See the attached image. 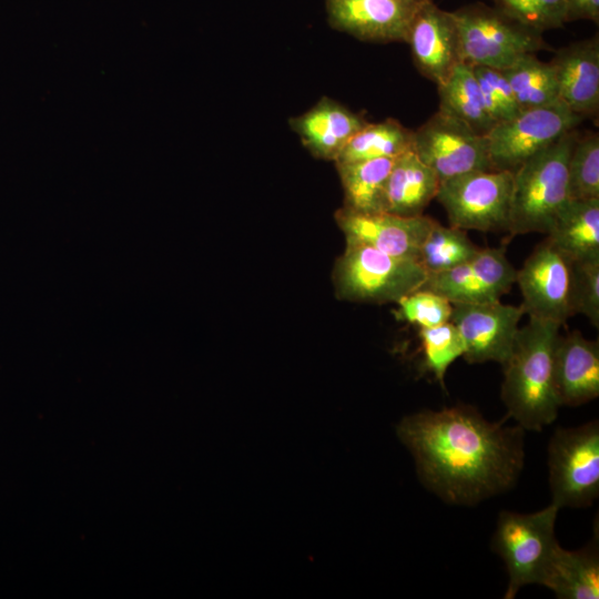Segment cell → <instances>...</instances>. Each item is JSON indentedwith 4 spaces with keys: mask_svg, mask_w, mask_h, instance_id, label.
Wrapping results in <instances>:
<instances>
[{
    "mask_svg": "<svg viewBox=\"0 0 599 599\" xmlns=\"http://www.w3.org/2000/svg\"><path fill=\"white\" fill-rule=\"evenodd\" d=\"M524 430L489 423L469 405L422 410L397 426L420 481L456 505H475L514 486L524 465Z\"/></svg>",
    "mask_w": 599,
    "mask_h": 599,
    "instance_id": "cell-1",
    "label": "cell"
},
{
    "mask_svg": "<svg viewBox=\"0 0 599 599\" xmlns=\"http://www.w3.org/2000/svg\"><path fill=\"white\" fill-rule=\"evenodd\" d=\"M560 324L529 317L519 327L504 367L501 399L508 416L528 430L551 424L560 404L554 386V351Z\"/></svg>",
    "mask_w": 599,
    "mask_h": 599,
    "instance_id": "cell-2",
    "label": "cell"
},
{
    "mask_svg": "<svg viewBox=\"0 0 599 599\" xmlns=\"http://www.w3.org/2000/svg\"><path fill=\"white\" fill-rule=\"evenodd\" d=\"M577 139L571 130L512 172L508 232L547 234L569 200L568 160Z\"/></svg>",
    "mask_w": 599,
    "mask_h": 599,
    "instance_id": "cell-3",
    "label": "cell"
},
{
    "mask_svg": "<svg viewBox=\"0 0 599 599\" xmlns=\"http://www.w3.org/2000/svg\"><path fill=\"white\" fill-rule=\"evenodd\" d=\"M428 274L414 258L346 241L336 260L333 282L338 298L359 303H397L422 287Z\"/></svg>",
    "mask_w": 599,
    "mask_h": 599,
    "instance_id": "cell-4",
    "label": "cell"
},
{
    "mask_svg": "<svg viewBox=\"0 0 599 599\" xmlns=\"http://www.w3.org/2000/svg\"><path fill=\"white\" fill-rule=\"evenodd\" d=\"M451 13L458 29L461 61L470 67L504 70L522 54L546 47L540 33L481 2Z\"/></svg>",
    "mask_w": 599,
    "mask_h": 599,
    "instance_id": "cell-5",
    "label": "cell"
},
{
    "mask_svg": "<svg viewBox=\"0 0 599 599\" xmlns=\"http://www.w3.org/2000/svg\"><path fill=\"white\" fill-rule=\"evenodd\" d=\"M558 507L552 502L532 514L501 511L493 537V549L507 568L506 599L529 583H540L549 559L559 545L555 537Z\"/></svg>",
    "mask_w": 599,
    "mask_h": 599,
    "instance_id": "cell-6",
    "label": "cell"
},
{
    "mask_svg": "<svg viewBox=\"0 0 599 599\" xmlns=\"http://www.w3.org/2000/svg\"><path fill=\"white\" fill-rule=\"evenodd\" d=\"M511 191V172L471 171L441 181L436 200L445 209L450 226L464 231H507Z\"/></svg>",
    "mask_w": 599,
    "mask_h": 599,
    "instance_id": "cell-7",
    "label": "cell"
},
{
    "mask_svg": "<svg viewBox=\"0 0 599 599\" xmlns=\"http://www.w3.org/2000/svg\"><path fill=\"white\" fill-rule=\"evenodd\" d=\"M552 504L589 507L599 494V425L558 428L549 443Z\"/></svg>",
    "mask_w": 599,
    "mask_h": 599,
    "instance_id": "cell-8",
    "label": "cell"
},
{
    "mask_svg": "<svg viewBox=\"0 0 599 599\" xmlns=\"http://www.w3.org/2000/svg\"><path fill=\"white\" fill-rule=\"evenodd\" d=\"M582 119L558 101L522 110L511 120L495 124L486 135L491 169L515 172L527 160L573 130Z\"/></svg>",
    "mask_w": 599,
    "mask_h": 599,
    "instance_id": "cell-9",
    "label": "cell"
},
{
    "mask_svg": "<svg viewBox=\"0 0 599 599\" xmlns=\"http://www.w3.org/2000/svg\"><path fill=\"white\" fill-rule=\"evenodd\" d=\"M412 151L440 182L471 171L493 170L486 136L439 110L413 131Z\"/></svg>",
    "mask_w": 599,
    "mask_h": 599,
    "instance_id": "cell-10",
    "label": "cell"
},
{
    "mask_svg": "<svg viewBox=\"0 0 599 599\" xmlns=\"http://www.w3.org/2000/svg\"><path fill=\"white\" fill-rule=\"evenodd\" d=\"M572 261L548 238L539 243L516 273L522 303L529 317L562 325L571 309Z\"/></svg>",
    "mask_w": 599,
    "mask_h": 599,
    "instance_id": "cell-11",
    "label": "cell"
},
{
    "mask_svg": "<svg viewBox=\"0 0 599 599\" xmlns=\"http://www.w3.org/2000/svg\"><path fill=\"white\" fill-rule=\"evenodd\" d=\"M516 273L505 246L485 247L456 267L428 275L420 288L437 293L450 303H491L509 292L516 283Z\"/></svg>",
    "mask_w": 599,
    "mask_h": 599,
    "instance_id": "cell-12",
    "label": "cell"
},
{
    "mask_svg": "<svg viewBox=\"0 0 599 599\" xmlns=\"http://www.w3.org/2000/svg\"><path fill=\"white\" fill-rule=\"evenodd\" d=\"M451 304L450 322L463 338L465 359L470 364L494 361L502 365L510 354L524 309L500 301Z\"/></svg>",
    "mask_w": 599,
    "mask_h": 599,
    "instance_id": "cell-13",
    "label": "cell"
},
{
    "mask_svg": "<svg viewBox=\"0 0 599 599\" xmlns=\"http://www.w3.org/2000/svg\"><path fill=\"white\" fill-rule=\"evenodd\" d=\"M425 0H325L333 29L368 42H405Z\"/></svg>",
    "mask_w": 599,
    "mask_h": 599,
    "instance_id": "cell-14",
    "label": "cell"
},
{
    "mask_svg": "<svg viewBox=\"0 0 599 599\" xmlns=\"http://www.w3.org/2000/svg\"><path fill=\"white\" fill-rule=\"evenodd\" d=\"M420 74L439 85L461 61L459 34L451 11L425 0L416 12L406 41Z\"/></svg>",
    "mask_w": 599,
    "mask_h": 599,
    "instance_id": "cell-15",
    "label": "cell"
},
{
    "mask_svg": "<svg viewBox=\"0 0 599 599\" xmlns=\"http://www.w3.org/2000/svg\"><path fill=\"white\" fill-rule=\"evenodd\" d=\"M335 221L346 241L417 261L420 246L435 222L424 214L402 216L389 212L361 213L345 206L335 212Z\"/></svg>",
    "mask_w": 599,
    "mask_h": 599,
    "instance_id": "cell-16",
    "label": "cell"
},
{
    "mask_svg": "<svg viewBox=\"0 0 599 599\" xmlns=\"http://www.w3.org/2000/svg\"><path fill=\"white\" fill-rule=\"evenodd\" d=\"M554 386L560 406H579L599 395V344L579 331L557 337Z\"/></svg>",
    "mask_w": 599,
    "mask_h": 599,
    "instance_id": "cell-17",
    "label": "cell"
},
{
    "mask_svg": "<svg viewBox=\"0 0 599 599\" xmlns=\"http://www.w3.org/2000/svg\"><path fill=\"white\" fill-rule=\"evenodd\" d=\"M559 100L573 113L595 115L599 110L598 37L560 49L552 61Z\"/></svg>",
    "mask_w": 599,
    "mask_h": 599,
    "instance_id": "cell-18",
    "label": "cell"
},
{
    "mask_svg": "<svg viewBox=\"0 0 599 599\" xmlns=\"http://www.w3.org/2000/svg\"><path fill=\"white\" fill-rule=\"evenodd\" d=\"M366 120L328 97H322L303 114L290 119L291 129L317 159L335 161Z\"/></svg>",
    "mask_w": 599,
    "mask_h": 599,
    "instance_id": "cell-19",
    "label": "cell"
},
{
    "mask_svg": "<svg viewBox=\"0 0 599 599\" xmlns=\"http://www.w3.org/2000/svg\"><path fill=\"white\" fill-rule=\"evenodd\" d=\"M440 180L412 150L395 158L386 185V212L419 216L436 199Z\"/></svg>",
    "mask_w": 599,
    "mask_h": 599,
    "instance_id": "cell-20",
    "label": "cell"
},
{
    "mask_svg": "<svg viewBox=\"0 0 599 599\" xmlns=\"http://www.w3.org/2000/svg\"><path fill=\"white\" fill-rule=\"evenodd\" d=\"M547 238L572 262L599 260V199H569Z\"/></svg>",
    "mask_w": 599,
    "mask_h": 599,
    "instance_id": "cell-21",
    "label": "cell"
},
{
    "mask_svg": "<svg viewBox=\"0 0 599 599\" xmlns=\"http://www.w3.org/2000/svg\"><path fill=\"white\" fill-rule=\"evenodd\" d=\"M541 585L560 599L599 598V557L592 544L569 551L559 545L552 552L544 572Z\"/></svg>",
    "mask_w": 599,
    "mask_h": 599,
    "instance_id": "cell-22",
    "label": "cell"
},
{
    "mask_svg": "<svg viewBox=\"0 0 599 599\" xmlns=\"http://www.w3.org/2000/svg\"><path fill=\"white\" fill-rule=\"evenodd\" d=\"M395 158L335 164L345 207L361 213L386 212V185Z\"/></svg>",
    "mask_w": 599,
    "mask_h": 599,
    "instance_id": "cell-23",
    "label": "cell"
},
{
    "mask_svg": "<svg viewBox=\"0 0 599 599\" xmlns=\"http://www.w3.org/2000/svg\"><path fill=\"white\" fill-rule=\"evenodd\" d=\"M439 111L457 119L475 133L486 136L495 122L488 114L479 84L470 65L460 62L446 81L437 85Z\"/></svg>",
    "mask_w": 599,
    "mask_h": 599,
    "instance_id": "cell-24",
    "label": "cell"
},
{
    "mask_svg": "<svg viewBox=\"0 0 599 599\" xmlns=\"http://www.w3.org/2000/svg\"><path fill=\"white\" fill-rule=\"evenodd\" d=\"M413 131L394 119L366 124L346 143L335 164L396 158L412 150Z\"/></svg>",
    "mask_w": 599,
    "mask_h": 599,
    "instance_id": "cell-25",
    "label": "cell"
},
{
    "mask_svg": "<svg viewBox=\"0 0 599 599\" xmlns=\"http://www.w3.org/2000/svg\"><path fill=\"white\" fill-rule=\"evenodd\" d=\"M501 71L521 111L560 101L554 67L550 62L539 60L535 53L522 54Z\"/></svg>",
    "mask_w": 599,
    "mask_h": 599,
    "instance_id": "cell-26",
    "label": "cell"
},
{
    "mask_svg": "<svg viewBox=\"0 0 599 599\" xmlns=\"http://www.w3.org/2000/svg\"><path fill=\"white\" fill-rule=\"evenodd\" d=\"M481 247L461 229L443 226L436 220L418 254V262L428 275L448 271L475 256Z\"/></svg>",
    "mask_w": 599,
    "mask_h": 599,
    "instance_id": "cell-27",
    "label": "cell"
},
{
    "mask_svg": "<svg viewBox=\"0 0 599 599\" xmlns=\"http://www.w3.org/2000/svg\"><path fill=\"white\" fill-rule=\"evenodd\" d=\"M420 368L433 375L445 388V375L448 367L464 356L465 345L456 326L449 321L441 325L419 328Z\"/></svg>",
    "mask_w": 599,
    "mask_h": 599,
    "instance_id": "cell-28",
    "label": "cell"
},
{
    "mask_svg": "<svg viewBox=\"0 0 599 599\" xmlns=\"http://www.w3.org/2000/svg\"><path fill=\"white\" fill-rule=\"evenodd\" d=\"M568 194L572 200L599 199V136L576 139L568 160Z\"/></svg>",
    "mask_w": 599,
    "mask_h": 599,
    "instance_id": "cell-29",
    "label": "cell"
},
{
    "mask_svg": "<svg viewBox=\"0 0 599 599\" xmlns=\"http://www.w3.org/2000/svg\"><path fill=\"white\" fill-rule=\"evenodd\" d=\"M495 8L531 31L540 33L568 22L566 0H494Z\"/></svg>",
    "mask_w": 599,
    "mask_h": 599,
    "instance_id": "cell-30",
    "label": "cell"
},
{
    "mask_svg": "<svg viewBox=\"0 0 599 599\" xmlns=\"http://www.w3.org/2000/svg\"><path fill=\"white\" fill-rule=\"evenodd\" d=\"M397 305L396 318L419 328L435 327L449 322L453 313V304L447 298L422 288L402 297Z\"/></svg>",
    "mask_w": 599,
    "mask_h": 599,
    "instance_id": "cell-31",
    "label": "cell"
},
{
    "mask_svg": "<svg viewBox=\"0 0 599 599\" xmlns=\"http://www.w3.org/2000/svg\"><path fill=\"white\" fill-rule=\"evenodd\" d=\"M486 110L495 124L511 120L521 109L504 72L488 67H471Z\"/></svg>",
    "mask_w": 599,
    "mask_h": 599,
    "instance_id": "cell-32",
    "label": "cell"
},
{
    "mask_svg": "<svg viewBox=\"0 0 599 599\" xmlns=\"http://www.w3.org/2000/svg\"><path fill=\"white\" fill-rule=\"evenodd\" d=\"M571 309L599 326V260L572 262Z\"/></svg>",
    "mask_w": 599,
    "mask_h": 599,
    "instance_id": "cell-33",
    "label": "cell"
},
{
    "mask_svg": "<svg viewBox=\"0 0 599 599\" xmlns=\"http://www.w3.org/2000/svg\"><path fill=\"white\" fill-rule=\"evenodd\" d=\"M568 21L587 19L599 21V0H566Z\"/></svg>",
    "mask_w": 599,
    "mask_h": 599,
    "instance_id": "cell-34",
    "label": "cell"
}]
</instances>
